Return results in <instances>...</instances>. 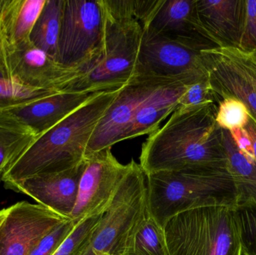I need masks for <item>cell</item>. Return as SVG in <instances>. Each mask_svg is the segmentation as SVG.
I'll use <instances>...</instances> for the list:
<instances>
[{
  "instance_id": "cell-21",
  "label": "cell",
  "mask_w": 256,
  "mask_h": 255,
  "mask_svg": "<svg viewBox=\"0 0 256 255\" xmlns=\"http://www.w3.org/2000/svg\"><path fill=\"white\" fill-rule=\"evenodd\" d=\"M207 50L242 76L256 91V53L236 46H214Z\"/></svg>"
},
{
  "instance_id": "cell-4",
  "label": "cell",
  "mask_w": 256,
  "mask_h": 255,
  "mask_svg": "<svg viewBox=\"0 0 256 255\" xmlns=\"http://www.w3.org/2000/svg\"><path fill=\"white\" fill-rule=\"evenodd\" d=\"M146 179L149 212L162 228L172 217L194 208L238 206L237 189L228 170L155 172Z\"/></svg>"
},
{
  "instance_id": "cell-7",
  "label": "cell",
  "mask_w": 256,
  "mask_h": 255,
  "mask_svg": "<svg viewBox=\"0 0 256 255\" xmlns=\"http://www.w3.org/2000/svg\"><path fill=\"white\" fill-rule=\"evenodd\" d=\"M200 51L143 29L134 79L192 85L208 77Z\"/></svg>"
},
{
  "instance_id": "cell-25",
  "label": "cell",
  "mask_w": 256,
  "mask_h": 255,
  "mask_svg": "<svg viewBox=\"0 0 256 255\" xmlns=\"http://www.w3.org/2000/svg\"><path fill=\"white\" fill-rule=\"evenodd\" d=\"M62 92L54 88L44 87H28L14 81L0 77V100H39L57 93Z\"/></svg>"
},
{
  "instance_id": "cell-24",
  "label": "cell",
  "mask_w": 256,
  "mask_h": 255,
  "mask_svg": "<svg viewBox=\"0 0 256 255\" xmlns=\"http://www.w3.org/2000/svg\"><path fill=\"white\" fill-rule=\"evenodd\" d=\"M242 254L256 255V204L240 205L234 209Z\"/></svg>"
},
{
  "instance_id": "cell-12",
  "label": "cell",
  "mask_w": 256,
  "mask_h": 255,
  "mask_svg": "<svg viewBox=\"0 0 256 255\" xmlns=\"http://www.w3.org/2000/svg\"><path fill=\"white\" fill-rule=\"evenodd\" d=\"M84 167L85 159L72 169L34 175L14 183L7 188L22 193L34 199L38 205L70 219L76 204Z\"/></svg>"
},
{
  "instance_id": "cell-17",
  "label": "cell",
  "mask_w": 256,
  "mask_h": 255,
  "mask_svg": "<svg viewBox=\"0 0 256 255\" xmlns=\"http://www.w3.org/2000/svg\"><path fill=\"white\" fill-rule=\"evenodd\" d=\"M208 70V76L218 101L228 97L243 102L256 117V91L236 72L210 54L207 49L200 51Z\"/></svg>"
},
{
  "instance_id": "cell-28",
  "label": "cell",
  "mask_w": 256,
  "mask_h": 255,
  "mask_svg": "<svg viewBox=\"0 0 256 255\" xmlns=\"http://www.w3.org/2000/svg\"><path fill=\"white\" fill-rule=\"evenodd\" d=\"M45 0H27L24 2L15 28V36L20 38L36 24L44 7Z\"/></svg>"
},
{
  "instance_id": "cell-22",
  "label": "cell",
  "mask_w": 256,
  "mask_h": 255,
  "mask_svg": "<svg viewBox=\"0 0 256 255\" xmlns=\"http://www.w3.org/2000/svg\"><path fill=\"white\" fill-rule=\"evenodd\" d=\"M250 110L238 99L233 97L222 99L218 104L216 122L222 130L245 128L249 122Z\"/></svg>"
},
{
  "instance_id": "cell-6",
  "label": "cell",
  "mask_w": 256,
  "mask_h": 255,
  "mask_svg": "<svg viewBox=\"0 0 256 255\" xmlns=\"http://www.w3.org/2000/svg\"><path fill=\"white\" fill-rule=\"evenodd\" d=\"M109 208L80 255H126L134 235L148 211L146 175L134 160Z\"/></svg>"
},
{
  "instance_id": "cell-10",
  "label": "cell",
  "mask_w": 256,
  "mask_h": 255,
  "mask_svg": "<svg viewBox=\"0 0 256 255\" xmlns=\"http://www.w3.org/2000/svg\"><path fill=\"white\" fill-rule=\"evenodd\" d=\"M69 220L26 202L0 210V255H30L40 240Z\"/></svg>"
},
{
  "instance_id": "cell-30",
  "label": "cell",
  "mask_w": 256,
  "mask_h": 255,
  "mask_svg": "<svg viewBox=\"0 0 256 255\" xmlns=\"http://www.w3.org/2000/svg\"><path fill=\"white\" fill-rule=\"evenodd\" d=\"M230 133L238 149L250 160H255L252 139L246 129H233Z\"/></svg>"
},
{
  "instance_id": "cell-18",
  "label": "cell",
  "mask_w": 256,
  "mask_h": 255,
  "mask_svg": "<svg viewBox=\"0 0 256 255\" xmlns=\"http://www.w3.org/2000/svg\"><path fill=\"white\" fill-rule=\"evenodd\" d=\"M226 168L237 189L238 206L256 204V162L244 155L228 130H222Z\"/></svg>"
},
{
  "instance_id": "cell-31",
  "label": "cell",
  "mask_w": 256,
  "mask_h": 255,
  "mask_svg": "<svg viewBox=\"0 0 256 255\" xmlns=\"http://www.w3.org/2000/svg\"><path fill=\"white\" fill-rule=\"evenodd\" d=\"M14 161L13 154L0 145V173L4 175Z\"/></svg>"
},
{
  "instance_id": "cell-23",
  "label": "cell",
  "mask_w": 256,
  "mask_h": 255,
  "mask_svg": "<svg viewBox=\"0 0 256 255\" xmlns=\"http://www.w3.org/2000/svg\"><path fill=\"white\" fill-rule=\"evenodd\" d=\"M103 214L90 217L75 225L73 231L52 255H80Z\"/></svg>"
},
{
  "instance_id": "cell-19",
  "label": "cell",
  "mask_w": 256,
  "mask_h": 255,
  "mask_svg": "<svg viewBox=\"0 0 256 255\" xmlns=\"http://www.w3.org/2000/svg\"><path fill=\"white\" fill-rule=\"evenodd\" d=\"M64 6V0L46 1L30 34L34 47L46 52L56 61Z\"/></svg>"
},
{
  "instance_id": "cell-13",
  "label": "cell",
  "mask_w": 256,
  "mask_h": 255,
  "mask_svg": "<svg viewBox=\"0 0 256 255\" xmlns=\"http://www.w3.org/2000/svg\"><path fill=\"white\" fill-rule=\"evenodd\" d=\"M201 34L214 46L238 47L246 20V0H196Z\"/></svg>"
},
{
  "instance_id": "cell-15",
  "label": "cell",
  "mask_w": 256,
  "mask_h": 255,
  "mask_svg": "<svg viewBox=\"0 0 256 255\" xmlns=\"http://www.w3.org/2000/svg\"><path fill=\"white\" fill-rule=\"evenodd\" d=\"M98 93L62 91L24 106L18 110L16 115L42 135L78 110Z\"/></svg>"
},
{
  "instance_id": "cell-35",
  "label": "cell",
  "mask_w": 256,
  "mask_h": 255,
  "mask_svg": "<svg viewBox=\"0 0 256 255\" xmlns=\"http://www.w3.org/2000/svg\"><path fill=\"white\" fill-rule=\"evenodd\" d=\"M254 117H255V118H256V117L255 116V115H254Z\"/></svg>"
},
{
  "instance_id": "cell-14",
  "label": "cell",
  "mask_w": 256,
  "mask_h": 255,
  "mask_svg": "<svg viewBox=\"0 0 256 255\" xmlns=\"http://www.w3.org/2000/svg\"><path fill=\"white\" fill-rule=\"evenodd\" d=\"M196 0H162L143 29L198 50L214 47L198 28Z\"/></svg>"
},
{
  "instance_id": "cell-34",
  "label": "cell",
  "mask_w": 256,
  "mask_h": 255,
  "mask_svg": "<svg viewBox=\"0 0 256 255\" xmlns=\"http://www.w3.org/2000/svg\"><path fill=\"white\" fill-rule=\"evenodd\" d=\"M0 77H2V75L1 72H0Z\"/></svg>"
},
{
  "instance_id": "cell-32",
  "label": "cell",
  "mask_w": 256,
  "mask_h": 255,
  "mask_svg": "<svg viewBox=\"0 0 256 255\" xmlns=\"http://www.w3.org/2000/svg\"><path fill=\"white\" fill-rule=\"evenodd\" d=\"M245 128L248 130L252 139V146H254V158L256 162V120L254 115L250 112L249 122L246 124Z\"/></svg>"
},
{
  "instance_id": "cell-16",
  "label": "cell",
  "mask_w": 256,
  "mask_h": 255,
  "mask_svg": "<svg viewBox=\"0 0 256 255\" xmlns=\"http://www.w3.org/2000/svg\"><path fill=\"white\" fill-rule=\"evenodd\" d=\"M188 86L182 82H171L158 88L140 106L122 141L154 133L160 123L178 109Z\"/></svg>"
},
{
  "instance_id": "cell-9",
  "label": "cell",
  "mask_w": 256,
  "mask_h": 255,
  "mask_svg": "<svg viewBox=\"0 0 256 255\" xmlns=\"http://www.w3.org/2000/svg\"><path fill=\"white\" fill-rule=\"evenodd\" d=\"M111 148L87 154L80 180L76 204L70 220L75 225L106 211L127 171Z\"/></svg>"
},
{
  "instance_id": "cell-1",
  "label": "cell",
  "mask_w": 256,
  "mask_h": 255,
  "mask_svg": "<svg viewBox=\"0 0 256 255\" xmlns=\"http://www.w3.org/2000/svg\"><path fill=\"white\" fill-rule=\"evenodd\" d=\"M218 103L178 108L143 143L140 166L146 175L185 169L227 170Z\"/></svg>"
},
{
  "instance_id": "cell-3",
  "label": "cell",
  "mask_w": 256,
  "mask_h": 255,
  "mask_svg": "<svg viewBox=\"0 0 256 255\" xmlns=\"http://www.w3.org/2000/svg\"><path fill=\"white\" fill-rule=\"evenodd\" d=\"M121 88L100 91L84 106L40 135L3 175L8 187L25 178L72 169L86 157L90 139Z\"/></svg>"
},
{
  "instance_id": "cell-26",
  "label": "cell",
  "mask_w": 256,
  "mask_h": 255,
  "mask_svg": "<svg viewBox=\"0 0 256 255\" xmlns=\"http://www.w3.org/2000/svg\"><path fill=\"white\" fill-rule=\"evenodd\" d=\"M210 103L219 104V101L212 89L208 76L188 86L186 92L179 100L178 109L200 107Z\"/></svg>"
},
{
  "instance_id": "cell-2",
  "label": "cell",
  "mask_w": 256,
  "mask_h": 255,
  "mask_svg": "<svg viewBox=\"0 0 256 255\" xmlns=\"http://www.w3.org/2000/svg\"><path fill=\"white\" fill-rule=\"evenodd\" d=\"M104 33L98 49L78 67L66 91L94 93L122 88L132 80L143 34L147 0H98Z\"/></svg>"
},
{
  "instance_id": "cell-27",
  "label": "cell",
  "mask_w": 256,
  "mask_h": 255,
  "mask_svg": "<svg viewBox=\"0 0 256 255\" xmlns=\"http://www.w3.org/2000/svg\"><path fill=\"white\" fill-rule=\"evenodd\" d=\"M75 224L69 220L60 224L34 247L28 255H52L73 231Z\"/></svg>"
},
{
  "instance_id": "cell-11",
  "label": "cell",
  "mask_w": 256,
  "mask_h": 255,
  "mask_svg": "<svg viewBox=\"0 0 256 255\" xmlns=\"http://www.w3.org/2000/svg\"><path fill=\"white\" fill-rule=\"evenodd\" d=\"M156 79L136 78L122 88L104 116L98 124L86 148V154L112 148L122 142L140 106L166 84Z\"/></svg>"
},
{
  "instance_id": "cell-29",
  "label": "cell",
  "mask_w": 256,
  "mask_h": 255,
  "mask_svg": "<svg viewBox=\"0 0 256 255\" xmlns=\"http://www.w3.org/2000/svg\"><path fill=\"white\" fill-rule=\"evenodd\" d=\"M238 47L256 53V0H246V20Z\"/></svg>"
},
{
  "instance_id": "cell-33",
  "label": "cell",
  "mask_w": 256,
  "mask_h": 255,
  "mask_svg": "<svg viewBox=\"0 0 256 255\" xmlns=\"http://www.w3.org/2000/svg\"><path fill=\"white\" fill-rule=\"evenodd\" d=\"M2 181V175L0 173V181Z\"/></svg>"
},
{
  "instance_id": "cell-20",
  "label": "cell",
  "mask_w": 256,
  "mask_h": 255,
  "mask_svg": "<svg viewBox=\"0 0 256 255\" xmlns=\"http://www.w3.org/2000/svg\"><path fill=\"white\" fill-rule=\"evenodd\" d=\"M126 255H170L164 228L149 211L134 232Z\"/></svg>"
},
{
  "instance_id": "cell-5",
  "label": "cell",
  "mask_w": 256,
  "mask_h": 255,
  "mask_svg": "<svg viewBox=\"0 0 256 255\" xmlns=\"http://www.w3.org/2000/svg\"><path fill=\"white\" fill-rule=\"evenodd\" d=\"M170 255H242L234 209L208 206L184 211L164 226Z\"/></svg>"
},
{
  "instance_id": "cell-8",
  "label": "cell",
  "mask_w": 256,
  "mask_h": 255,
  "mask_svg": "<svg viewBox=\"0 0 256 255\" xmlns=\"http://www.w3.org/2000/svg\"><path fill=\"white\" fill-rule=\"evenodd\" d=\"M103 33V12L98 0H64L57 62L78 69L98 49Z\"/></svg>"
}]
</instances>
